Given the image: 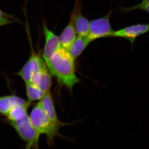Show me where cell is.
Masks as SVG:
<instances>
[{
	"mask_svg": "<svg viewBox=\"0 0 149 149\" xmlns=\"http://www.w3.org/2000/svg\"><path fill=\"white\" fill-rule=\"evenodd\" d=\"M74 60L69 51L61 47L51 57L47 65L51 74L70 90L79 81L75 74Z\"/></svg>",
	"mask_w": 149,
	"mask_h": 149,
	"instance_id": "obj_1",
	"label": "cell"
},
{
	"mask_svg": "<svg viewBox=\"0 0 149 149\" xmlns=\"http://www.w3.org/2000/svg\"><path fill=\"white\" fill-rule=\"evenodd\" d=\"M33 127L40 135H45L49 149L54 146V139L58 137L68 140L63 136L59 132L62 126L67 125L66 123H57L51 120L46 113L39 102L32 109L29 116Z\"/></svg>",
	"mask_w": 149,
	"mask_h": 149,
	"instance_id": "obj_2",
	"label": "cell"
},
{
	"mask_svg": "<svg viewBox=\"0 0 149 149\" xmlns=\"http://www.w3.org/2000/svg\"><path fill=\"white\" fill-rule=\"evenodd\" d=\"M8 123L25 143V149H39L41 135L33 127L28 114L20 120Z\"/></svg>",
	"mask_w": 149,
	"mask_h": 149,
	"instance_id": "obj_3",
	"label": "cell"
},
{
	"mask_svg": "<svg viewBox=\"0 0 149 149\" xmlns=\"http://www.w3.org/2000/svg\"><path fill=\"white\" fill-rule=\"evenodd\" d=\"M112 13V10H110L105 16L90 22L89 34L87 37L91 42L100 38L111 37L114 32L110 22Z\"/></svg>",
	"mask_w": 149,
	"mask_h": 149,
	"instance_id": "obj_4",
	"label": "cell"
},
{
	"mask_svg": "<svg viewBox=\"0 0 149 149\" xmlns=\"http://www.w3.org/2000/svg\"><path fill=\"white\" fill-rule=\"evenodd\" d=\"M46 65L44 59L37 54L33 53L16 74L21 77L25 83H30L34 74Z\"/></svg>",
	"mask_w": 149,
	"mask_h": 149,
	"instance_id": "obj_5",
	"label": "cell"
},
{
	"mask_svg": "<svg viewBox=\"0 0 149 149\" xmlns=\"http://www.w3.org/2000/svg\"><path fill=\"white\" fill-rule=\"evenodd\" d=\"M149 31L148 24H134L114 31L111 37L124 38L133 45L138 37L146 34Z\"/></svg>",
	"mask_w": 149,
	"mask_h": 149,
	"instance_id": "obj_6",
	"label": "cell"
},
{
	"mask_svg": "<svg viewBox=\"0 0 149 149\" xmlns=\"http://www.w3.org/2000/svg\"><path fill=\"white\" fill-rule=\"evenodd\" d=\"M45 45L43 58L47 65L53 54L61 47L58 37L48 28L46 24L44 25Z\"/></svg>",
	"mask_w": 149,
	"mask_h": 149,
	"instance_id": "obj_7",
	"label": "cell"
},
{
	"mask_svg": "<svg viewBox=\"0 0 149 149\" xmlns=\"http://www.w3.org/2000/svg\"><path fill=\"white\" fill-rule=\"evenodd\" d=\"M75 14V9L74 7L70 15V19L68 24L58 37L61 47L68 50L77 37V33L74 23Z\"/></svg>",
	"mask_w": 149,
	"mask_h": 149,
	"instance_id": "obj_8",
	"label": "cell"
},
{
	"mask_svg": "<svg viewBox=\"0 0 149 149\" xmlns=\"http://www.w3.org/2000/svg\"><path fill=\"white\" fill-rule=\"evenodd\" d=\"M74 7L75 9L74 23L76 33L78 36L87 37L89 34L90 22L82 15V4L80 1H76Z\"/></svg>",
	"mask_w": 149,
	"mask_h": 149,
	"instance_id": "obj_9",
	"label": "cell"
},
{
	"mask_svg": "<svg viewBox=\"0 0 149 149\" xmlns=\"http://www.w3.org/2000/svg\"><path fill=\"white\" fill-rule=\"evenodd\" d=\"M28 101L14 95L0 97V114L6 116L13 107L16 106H29Z\"/></svg>",
	"mask_w": 149,
	"mask_h": 149,
	"instance_id": "obj_10",
	"label": "cell"
},
{
	"mask_svg": "<svg viewBox=\"0 0 149 149\" xmlns=\"http://www.w3.org/2000/svg\"><path fill=\"white\" fill-rule=\"evenodd\" d=\"M51 74L47 65L37 71L32 77V82L45 93L49 92L52 86Z\"/></svg>",
	"mask_w": 149,
	"mask_h": 149,
	"instance_id": "obj_11",
	"label": "cell"
},
{
	"mask_svg": "<svg viewBox=\"0 0 149 149\" xmlns=\"http://www.w3.org/2000/svg\"><path fill=\"white\" fill-rule=\"evenodd\" d=\"M40 102L43 109L51 120L57 123H61L58 117L54 105L53 100L50 91L46 93Z\"/></svg>",
	"mask_w": 149,
	"mask_h": 149,
	"instance_id": "obj_12",
	"label": "cell"
},
{
	"mask_svg": "<svg viewBox=\"0 0 149 149\" xmlns=\"http://www.w3.org/2000/svg\"><path fill=\"white\" fill-rule=\"evenodd\" d=\"M91 42L88 37L78 36L68 49L70 53L74 59L77 58L83 52Z\"/></svg>",
	"mask_w": 149,
	"mask_h": 149,
	"instance_id": "obj_13",
	"label": "cell"
},
{
	"mask_svg": "<svg viewBox=\"0 0 149 149\" xmlns=\"http://www.w3.org/2000/svg\"><path fill=\"white\" fill-rule=\"evenodd\" d=\"M25 85L26 94L29 102L40 100L46 94V93L32 82L25 83Z\"/></svg>",
	"mask_w": 149,
	"mask_h": 149,
	"instance_id": "obj_14",
	"label": "cell"
},
{
	"mask_svg": "<svg viewBox=\"0 0 149 149\" xmlns=\"http://www.w3.org/2000/svg\"><path fill=\"white\" fill-rule=\"evenodd\" d=\"M27 106H16L13 107L6 116L8 122H13L20 120L26 116L27 113Z\"/></svg>",
	"mask_w": 149,
	"mask_h": 149,
	"instance_id": "obj_15",
	"label": "cell"
},
{
	"mask_svg": "<svg viewBox=\"0 0 149 149\" xmlns=\"http://www.w3.org/2000/svg\"><path fill=\"white\" fill-rule=\"evenodd\" d=\"M121 10L125 12H129L136 10H141L149 13V0H142L140 3L132 6L123 8Z\"/></svg>",
	"mask_w": 149,
	"mask_h": 149,
	"instance_id": "obj_16",
	"label": "cell"
},
{
	"mask_svg": "<svg viewBox=\"0 0 149 149\" xmlns=\"http://www.w3.org/2000/svg\"><path fill=\"white\" fill-rule=\"evenodd\" d=\"M16 21L15 17L0 10V27L12 24Z\"/></svg>",
	"mask_w": 149,
	"mask_h": 149,
	"instance_id": "obj_17",
	"label": "cell"
}]
</instances>
